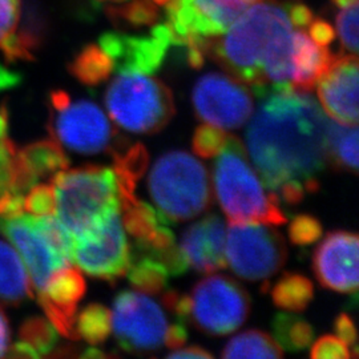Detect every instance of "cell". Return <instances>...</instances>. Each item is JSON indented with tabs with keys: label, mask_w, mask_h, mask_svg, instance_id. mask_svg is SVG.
Masks as SVG:
<instances>
[{
	"label": "cell",
	"mask_w": 359,
	"mask_h": 359,
	"mask_svg": "<svg viewBox=\"0 0 359 359\" xmlns=\"http://www.w3.org/2000/svg\"><path fill=\"white\" fill-rule=\"evenodd\" d=\"M68 165L69 161L62 144L53 139L32 142L16 152L10 191L26 196L39 180L65 170Z\"/></svg>",
	"instance_id": "ffe728a7"
},
{
	"label": "cell",
	"mask_w": 359,
	"mask_h": 359,
	"mask_svg": "<svg viewBox=\"0 0 359 359\" xmlns=\"http://www.w3.org/2000/svg\"><path fill=\"white\" fill-rule=\"evenodd\" d=\"M75 327L79 338H83L90 345H97L109 337L112 316L103 305L90 304L79 314Z\"/></svg>",
	"instance_id": "4dcf8cb0"
},
{
	"label": "cell",
	"mask_w": 359,
	"mask_h": 359,
	"mask_svg": "<svg viewBox=\"0 0 359 359\" xmlns=\"http://www.w3.org/2000/svg\"><path fill=\"white\" fill-rule=\"evenodd\" d=\"M277 192L280 193L281 198L286 204H298L304 198L306 191L301 181L293 180V181H287L283 184Z\"/></svg>",
	"instance_id": "bcb514c9"
},
{
	"label": "cell",
	"mask_w": 359,
	"mask_h": 359,
	"mask_svg": "<svg viewBox=\"0 0 359 359\" xmlns=\"http://www.w3.org/2000/svg\"><path fill=\"white\" fill-rule=\"evenodd\" d=\"M327 160L334 167L358 172V127L329 120Z\"/></svg>",
	"instance_id": "cb8c5ba5"
},
{
	"label": "cell",
	"mask_w": 359,
	"mask_h": 359,
	"mask_svg": "<svg viewBox=\"0 0 359 359\" xmlns=\"http://www.w3.org/2000/svg\"><path fill=\"white\" fill-rule=\"evenodd\" d=\"M197 116L219 129L241 128L255 109L253 96L244 84L222 74H206L193 88Z\"/></svg>",
	"instance_id": "4fadbf2b"
},
{
	"label": "cell",
	"mask_w": 359,
	"mask_h": 359,
	"mask_svg": "<svg viewBox=\"0 0 359 359\" xmlns=\"http://www.w3.org/2000/svg\"><path fill=\"white\" fill-rule=\"evenodd\" d=\"M7 132H8V118H7V111L3 107L0 109V137L7 136Z\"/></svg>",
	"instance_id": "db71d44e"
},
{
	"label": "cell",
	"mask_w": 359,
	"mask_h": 359,
	"mask_svg": "<svg viewBox=\"0 0 359 359\" xmlns=\"http://www.w3.org/2000/svg\"><path fill=\"white\" fill-rule=\"evenodd\" d=\"M120 210H123V226L135 238V244H149L158 228L168 224L157 209L140 200Z\"/></svg>",
	"instance_id": "83f0119b"
},
{
	"label": "cell",
	"mask_w": 359,
	"mask_h": 359,
	"mask_svg": "<svg viewBox=\"0 0 359 359\" xmlns=\"http://www.w3.org/2000/svg\"><path fill=\"white\" fill-rule=\"evenodd\" d=\"M161 302L170 313H173L176 316L177 321H189V313H191L189 295L180 294L177 292L170 290L163 295Z\"/></svg>",
	"instance_id": "60d3db41"
},
{
	"label": "cell",
	"mask_w": 359,
	"mask_h": 359,
	"mask_svg": "<svg viewBox=\"0 0 359 359\" xmlns=\"http://www.w3.org/2000/svg\"><path fill=\"white\" fill-rule=\"evenodd\" d=\"M105 13L118 28L154 26L158 20V10L152 0H132L121 7H107Z\"/></svg>",
	"instance_id": "1f68e13d"
},
{
	"label": "cell",
	"mask_w": 359,
	"mask_h": 359,
	"mask_svg": "<svg viewBox=\"0 0 359 359\" xmlns=\"http://www.w3.org/2000/svg\"><path fill=\"white\" fill-rule=\"evenodd\" d=\"M86 290L87 285L80 270L68 265L56 270L38 293L39 304L56 332L74 341L79 339L75 327L77 304Z\"/></svg>",
	"instance_id": "ac0fdd59"
},
{
	"label": "cell",
	"mask_w": 359,
	"mask_h": 359,
	"mask_svg": "<svg viewBox=\"0 0 359 359\" xmlns=\"http://www.w3.org/2000/svg\"><path fill=\"white\" fill-rule=\"evenodd\" d=\"M225 237L224 221L217 215H209L185 231L180 249L189 266L210 274L226 266Z\"/></svg>",
	"instance_id": "d6986e66"
},
{
	"label": "cell",
	"mask_w": 359,
	"mask_h": 359,
	"mask_svg": "<svg viewBox=\"0 0 359 359\" xmlns=\"http://www.w3.org/2000/svg\"><path fill=\"white\" fill-rule=\"evenodd\" d=\"M114 69L115 67L109 56L95 44L86 46L68 65L71 75L81 84L90 87L102 84L114 72Z\"/></svg>",
	"instance_id": "d4e9b609"
},
{
	"label": "cell",
	"mask_w": 359,
	"mask_h": 359,
	"mask_svg": "<svg viewBox=\"0 0 359 359\" xmlns=\"http://www.w3.org/2000/svg\"><path fill=\"white\" fill-rule=\"evenodd\" d=\"M128 280L130 285L145 294H158L167 287L169 271L167 268L147 255L130 252Z\"/></svg>",
	"instance_id": "484cf974"
},
{
	"label": "cell",
	"mask_w": 359,
	"mask_h": 359,
	"mask_svg": "<svg viewBox=\"0 0 359 359\" xmlns=\"http://www.w3.org/2000/svg\"><path fill=\"white\" fill-rule=\"evenodd\" d=\"M334 329L341 341H344L347 346H353V350H354L353 355L357 358L358 357L357 330H355V325L353 320L347 314H339L334 322Z\"/></svg>",
	"instance_id": "b9f144b4"
},
{
	"label": "cell",
	"mask_w": 359,
	"mask_h": 359,
	"mask_svg": "<svg viewBox=\"0 0 359 359\" xmlns=\"http://www.w3.org/2000/svg\"><path fill=\"white\" fill-rule=\"evenodd\" d=\"M322 236V226L317 218L309 215H299L289 226L290 241L299 246L317 243Z\"/></svg>",
	"instance_id": "8d00e7d4"
},
{
	"label": "cell",
	"mask_w": 359,
	"mask_h": 359,
	"mask_svg": "<svg viewBox=\"0 0 359 359\" xmlns=\"http://www.w3.org/2000/svg\"><path fill=\"white\" fill-rule=\"evenodd\" d=\"M18 26V32L0 44V51L7 63L34 62L50 32L47 13L39 0H23Z\"/></svg>",
	"instance_id": "44dd1931"
},
{
	"label": "cell",
	"mask_w": 359,
	"mask_h": 359,
	"mask_svg": "<svg viewBox=\"0 0 359 359\" xmlns=\"http://www.w3.org/2000/svg\"><path fill=\"white\" fill-rule=\"evenodd\" d=\"M286 10L289 13V18L293 23V26L298 29H306L309 25L311 23V20L314 19L311 10L308 6L302 4V3H290L286 4Z\"/></svg>",
	"instance_id": "f6af8a7d"
},
{
	"label": "cell",
	"mask_w": 359,
	"mask_h": 359,
	"mask_svg": "<svg viewBox=\"0 0 359 359\" xmlns=\"http://www.w3.org/2000/svg\"><path fill=\"white\" fill-rule=\"evenodd\" d=\"M80 357L81 358H105V357H108L105 353L103 351H100L99 348H93V347H90V348H87L86 351H83L81 354H80Z\"/></svg>",
	"instance_id": "f5cc1de1"
},
{
	"label": "cell",
	"mask_w": 359,
	"mask_h": 359,
	"mask_svg": "<svg viewBox=\"0 0 359 359\" xmlns=\"http://www.w3.org/2000/svg\"><path fill=\"white\" fill-rule=\"evenodd\" d=\"M111 1H117V3H120V1H127V0H111Z\"/></svg>",
	"instance_id": "6f0895ef"
},
{
	"label": "cell",
	"mask_w": 359,
	"mask_h": 359,
	"mask_svg": "<svg viewBox=\"0 0 359 359\" xmlns=\"http://www.w3.org/2000/svg\"><path fill=\"white\" fill-rule=\"evenodd\" d=\"M271 332L280 347L290 353L308 348L314 338L311 325L299 316L289 313H278L273 318Z\"/></svg>",
	"instance_id": "f1b7e54d"
},
{
	"label": "cell",
	"mask_w": 359,
	"mask_h": 359,
	"mask_svg": "<svg viewBox=\"0 0 359 359\" xmlns=\"http://www.w3.org/2000/svg\"><path fill=\"white\" fill-rule=\"evenodd\" d=\"M25 194L7 191L0 194V217H16L23 215Z\"/></svg>",
	"instance_id": "7bdbcfd3"
},
{
	"label": "cell",
	"mask_w": 359,
	"mask_h": 359,
	"mask_svg": "<svg viewBox=\"0 0 359 359\" xmlns=\"http://www.w3.org/2000/svg\"><path fill=\"white\" fill-rule=\"evenodd\" d=\"M22 83V76L0 65V90H11Z\"/></svg>",
	"instance_id": "681fc988"
},
{
	"label": "cell",
	"mask_w": 359,
	"mask_h": 359,
	"mask_svg": "<svg viewBox=\"0 0 359 359\" xmlns=\"http://www.w3.org/2000/svg\"><path fill=\"white\" fill-rule=\"evenodd\" d=\"M0 233L7 237L19 252L31 276V283L38 293L44 289L56 270L69 265V262L52 248L34 215L0 217Z\"/></svg>",
	"instance_id": "5bb4252c"
},
{
	"label": "cell",
	"mask_w": 359,
	"mask_h": 359,
	"mask_svg": "<svg viewBox=\"0 0 359 359\" xmlns=\"http://www.w3.org/2000/svg\"><path fill=\"white\" fill-rule=\"evenodd\" d=\"M32 298V283L23 259L13 245L0 240V305L19 306Z\"/></svg>",
	"instance_id": "7402d4cb"
},
{
	"label": "cell",
	"mask_w": 359,
	"mask_h": 359,
	"mask_svg": "<svg viewBox=\"0 0 359 359\" xmlns=\"http://www.w3.org/2000/svg\"><path fill=\"white\" fill-rule=\"evenodd\" d=\"M74 238L72 262L83 271L109 283L127 274L130 248L120 210H114L90 231Z\"/></svg>",
	"instance_id": "8fae6325"
},
{
	"label": "cell",
	"mask_w": 359,
	"mask_h": 359,
	"mask_svg": "<svg viewBox=\"0 0 359 359\" xmlns=\"http://www.w3.org/2000/svg\"><path fill=\"white\" fill-rule=\"evenodd\" d=\"M226 140L228 135L224 132V129L204 124L196 129L193 135V151L200 157H215L221 152Z\"/></svg>",
	"instance_id": "836d02e7"
},
{
	"label": "cell",
	"mask_w": 359,
	"mask_h": 359,
	"mask_svg": "<svg viewBox=\"0 0 359 359\" xmlns=\"http://www.w3.org/2000/svg\"><path fill=\"white\" fill-rule=\"evenodd\" d=\"M111 118L135 133H156L175 115L172 92L160 80L142 74H120L105 93Z\"/></svg>",
	"instance_id": "8992f818"
},
{
	"label": "cell",
	"mask_w": 359,
	"mask_h": 359,
	"mask_svg": "<svg viewBox=\"0 0 359 359\" xmlns=\"http://www.w3.org/2000/svg\"><path fill=\"white\" fill-rule=\"evenodd\" d=\"M358 57L333 55L316 87L325 112L341 124H358Z\"/></svg>",
	"instance_id": "2e32d148"
},
{
	"label": "cell",
	"mask_w": 359,
	"mask_h": 359,
	"mask_svg": "<svg viewBox=\"0 0 359 359\" xmlns=\"http://www.w3.org/2000/svg\"><path fill=\"white\" fill-rule=\"evenodd\" d=\"M188 339V332L185 329V322L177 321L169 326L165 334V341L164 344L169 348H180Z\"/></svg>",
	"instance_id": "7dc6e473"
},
{
	"label": "cell",
	"mask_w": 359,
	"mask_h": 359,
	"mask_svg": "<svg viewBox=\"0 0 359 359\" xmlns=\"http://www.w3.org/2000/svg\"><path fill=\"white\" fill-rule=\"evenodd\" d=\"M10 344V323L6 313L0 308V357H4Z\"/></svg>",
	"instance_id": "816d5d0a"
},
{
	"label": "cell",
	"mask_w": 359,
	"mask_h": 359,
	"mask_svg": "<svg viewBox=\"0 0 359 359\" xmlns=\"http://www.w3.org/2000/svg\"><path fill=\"white\" fill-rule=\"evenodd\" d=\"M25 210L34 216H51L56 212V197L52 184H36L25 196Z\"/></svg>",
	"instance_id": "d590c367"
},
{
	"label": "cell",
	"mask_w": 359,
	"mask_h": 359,
	"mask_svg": "<svg viewBox=\"0 0 359 359\" xmlns=\"http://www.w3.org/2000/svg\"><path fill=\"white\" fill-rule=\"evenodd\" d=\"M20 10L22 0H0V44L16 31Z\"/></svg>",
	"instance_id": "ab89813d"
},
{
	"label": "cell",
	"mask_w": 359,
	"mask_h": 359,
	"mask_svg": "<svg viewBox=\"0 0 359 359\" xmlns=\"http://www.w3.org/2000/svg\"><path fill=\"white\" fill-rule=\"evenodd\" d=\"M245 136L246 149L270 192L287 181L318 189L317 175L327 163V123L308 92L285 90L259 97Z\"/></svg>",
	"instance_id": "6da1fadb"
},
{
	"label": "cell",
	"mask_w": 359,
	"mask_h": 359,
	"mask_svg": "<svg viewBox=\"0 0 359 359\" xmlns=\"http://www.w3.org/2000/svg\"><path fill=\"white\" fill-rule=\"evenodd\" d=\"M6 354L13 358H39L36 351L23 341H19L13 346L8 347V353Z\"/></svg>",
	"instance_id": "f907efd6"
},
{
	"label": "cell",
	"mask_w": 359,
	"mask_h": 359,
	"mask_svg": "<svg viewBox=\"0 0 359 359\" xmlns=\"http://www.w3.org/2000/svg\"><path fill=\"white\" fill-rule=\"evenodd\" d=\"M308 28L309 36L322 47H327L335 39L333 27L323 19H313Z\"/></svg>",
	"instance_id": "ee69618b"
},
{
	"label": "cell",
	"mask_w": 359,
	"mask_h": 359,
	"mask_svg": "<svg viewBox=\"0 0 359 359\" xmlns=\"http://www.w3.org/2000/svg\"><path fill=\"white\" fill-rule=\"evenodd\" d=\"M332 3H333L335 8H344V7H347V6L358 3V0H332Z\"/></svg>",
	"instance_id": "11a10c76"
},
{
	"label": "cell",
	"mask_w": 359,
	"mask_h": 359,
	"mask_svg": "<svg viewBox=\"0 0 359 359\" xmlns=\"http://www.w3.org/2000/svg\"><path fill=\"white\" fill-rule=\"evenodd\" d=\"M152 1L156 3V4H161V6H163V4H167V3H169L170 0H152Z\"/></svg>",
	"instance_id": "9f6ffc18"
},
{
	"label": "cell",
	"mask_w": 359,
	"mask_h": 359,
	"mask_svg": "<svg viewBox=\"0 0 359 359\" xmlns=\"http://www.w3.org/2000/svg\"><path fill=\"white\" fill-rule=\"evenodd\" d=\"M189 320L209 335H226L246 321L250 298L238 283L226 276H210L193 289Z\"/></svg>",
	"instance_id": "30bf717a"
},
{
	"label": "cell",
	"mask_w": 359,
	"mask_h": 359,
	"mask_svg": "<svg viewBox=\"0 0 359 359\" xmlns=\"http://www.w3.org/2000/svg\"><path fill=\"white\" fill-rule=\"evenodd\" d=\"M57 218L74 237L90 231L118 208L112 169L86 165L65 169L52 176Z\"/></svg>",
	"instance_id": "277c9868"
},
{
	"label": "cell",
	"mask_w": 359,
	"mask_h": 359,
	"mask_svg": "<svg viewBox=\"0 0 359 359\" xmlns=\"http://www.w3.org/2000/svg\"><path fill=\"white\" fill-rule=\"evenodd\" d=\"M273 302L289 311H302L313 298V283L295 273H286L273 287Z\"/></svg>",
	"instance_id": "f546056e"
},
{
	"label": "cell",
	"mask_w": 359,
	"mask_h": 359,
	"mask_svg": "<svg viewBox=\"0 0 359 359\" xmlns=\"http://www.w3.org/2000/svg\"><path fill=\"white\" fill-rule=\"evenodd\" d=\"M213 181L218 203L231 224L283 225L286 222V216L278 205V194L266 193L238 139L228 136L215 163Z\"/></svg>",
	"instance_id": "3957f363"
},
{
	"label": "cell",
	"mask_w": 359,
	"mask_h": 359,
	"mask_svg": "<svg viewBox=\"0 0 359 359\" xmlns=\"http://www.w3.org/2000/svg\"><path fill=\"white\" fill-rule=\"evenodd\" d=\"M18 148L7 136L0 137V194L11 189Z\"/></svg>",
	"instance_id": "74e56055"
},
{
	"label": "cell",
	"mask_w": 359,
	"mask_h": 359,
	"mask_svg": "<svg viewBox=\"0 0 359 359\" xmlns=\"http://www.w3.org/2000/svg\"><path fill=\"white\" fill-rule=\"evenodd\" d=\"M337 31L342 47L357 55L358 52V3L339 8L337 15Z\"/></svg>",
	"instance_id": "e575fe53"
},
{
	"label": "cell",
	"mask_w": 359,
	"mask_h": 359,
	"mask_svg": "<svg viewBox=\"0 0 359 359\" xmlns=\"http://www.w3.org/2000/svg\"><path fill=\"white\" fill-rule=\"evenodd\" d=\"M358 245V236L350 231H333L325 237L313 257V269L323 287L357 293Z\"/></svg>",
	"instance_id": "e0dca14e"
},
{
	"label": "cell",
	"mask_w": 359,
	"mask_h": 359,
	"mask_svg": "<svg viewBox=\"0 0 359 359\" xmlns=\"http://www.w3.org/2000/svg\"><path fill=\"white\" fill-rule=\"evenodd\" d=\"M99 43L118 74L151 75L164 63L172 38L167 25H160L152 28L151 36L107 32Z\"/></svg>",
	"instance_id": "9a60e30c"
},
{
	"label": "cell",
	"mask_w": 359,
	"mask_h": 359,
	"mask_svg": "<svg viewBox=\"0 0 359 359\" xmlns=\"http://www.w3.org/2000/svg\"><path fill=\"white\" fill-rule=\"evenodd\" d=\"M99 1H104V0H99Z\"/></svg>",
	"instance_id": "680465c9"
},
{
	"label": "cell",
	"mask_w": 359,
	"mask_h": 359,
	"mask_svg": "<svg viewBox=\"0 0 359 359\" xmlns=\"http://www.w3.org/2000/svg\"><path fill=\"white\" fill-rule=\"evenodd\" d=\"M112 327L118 345L129 353H147L164 345L168 323L152 298L123 292L114 302Z\"/></svg>",
	"instance_id": "7c38bea8"
},
{
	"label": "cell",
	"mask_w": 359,
	"mask_h": 359,
	"mask_svg": "<svg viewBox=\"0 0 359 359\" xmlns=\"http://www.w3.org/2000/svg\"><path fill=\"white\" fill-rule=\"evenodd\" d=\"M297 29L286 4L262 0L224 34L208 39L203 51L262 97L270 92L293 90Z\"/></svg>",
	"instance_id": "7a4b0ae2"
},
{
	"label": "cell",
	"mask_w": 359,
	"mask_h": 359,
	"mask_svg": "<svg viewBox=\"0 0 359 359\" xmlns=\"http://www.w3.org/2000/svg\"><path fill=\"white\" fill-rule=\"evenodd\" d=\"M148 167V152L142 144H135L124 151H114V173L117 182L118 208L124 209L137 201L136 182Z\"/></svg>",
	"instance_id": "603a6c76"
},
{
	"label": "cell",
	"mask_w": 359,
	"mask_h": 359,
	"mask_svg": "<svg viewBox=\"0 0 359 359\" xmlns=\"http://www.w3.org/2000/svg\"><path fill=\"white\" fill-rule=\"evenodd\" d=\"M226 264L249 281L269 278L281 269L287 258L283 236L258 222L231 224L225 237Z\"/></svg>",
	"instance_id": "ba28073f"
},
{
	"label": "cell",
	"mask_w": 359,
	"mask_h": 359,
	"mask_svg": "<svg viewBox=\"0 0 359 359\" xmlns=\"http://www.w3.org/2000/svg\"><path fill=\"white\" fill-rule=\"evenodd\" d=\"M151 197L168 222L197 217L212 204V184L205 165L192 154H163L148 179Z\"/></svg>",
	"instance_id": "5b68a950"
},
{
	"label": "cell",
	"mask_w": 359,
	"mask_h": 359,
	"mask_svg": "<svg viewBox=\"0 0 359 359\" xmlns=\"http://www.w3.org/2000/svg\"><path fill=\"white\" fill-rule=\"evenodd\" d=\"M258 1L262 0H170L165 25L172 44L203 50L208 39L224 34Z\"/></svg>",
	"instance_id": "9c48e42d"
},
{
	"label": "cell",
	"mask_w": 359,
	"mask_h": 359,
	"mask_svg": "<svg viewBox=\"0 0 359 359\" xmlns=\"http://www.w3.org/2000/svg\"><path fill=\"white\" fill-rule=\"evenodd\" d=\"M168 358H213V354H210L203 347L192 346L182 348V350H176L168 354Z\"/></svg>",
	"instance_id": "c3c4849f"
},
{
	"label": "cell",
	"mask_w": 359,
	"mask_h": 359,
	"mask_svg": "<svg viewBox=\"0 0 359 359\" xmlns=\"http://www.w3.org/2000/svg\"><path fill=\"white\" fill-rule=\"evenodd\" d=\"M350 355H351V353L347 348L346 344L333 335L321 337L313 345L311 353H310V357L314 359H344L348 358Z\"/></svg>",
	"instance_id": "f35d334b"
},
{
	"label": "cell",
	"mask_w": 359,
	"mask_h": 359,
	"mask_svg": "<svg viewBox=\"0 0 359 359\" xmlns=\"http://www.w3.org/2000/svg\"><path fill=\"white\" fill-rule=\"evenodd\" d=\"M50 104L53 140L77 154H100L112 147L116 130L100 107L87 100L71 102L65 90H52Z\"/></svg>",
	"instance_id": "52a82bcc"
},
{
	"label": "cell",
	"mask_w": 359,
	"mask_h": 359,
	"mask_svg": "<svg viewBox=\"0 0 359 359\" xmlns=\"http://www.w3.org/2000/svg\"><path fill=\"white\" fill-rule=\"evenodd\" d=\"M20 341L32 347L40 357H47L57 344V332L51 322L43 317H31L19 329Z\"/></svg>",
	"instance_id": "d6a6232c"
},
{
	"label": "cell",
	"mask_w": 359,
	"mask_h": 359,
	"mask_svg": "<svg viewBox=\"0 0 359 359\" xmlns=\"http://www.w3.org/2000/svg\"><path fill=\"white\" fill-rule=\"evenodd\" d=\"M222 358H283V348L259 330H248L234 337L224 348Z\"/></svg>",
	"instance_id": "4316f807"
}]
</instances>
